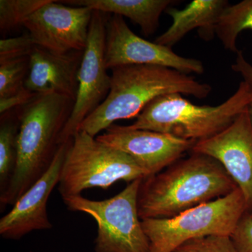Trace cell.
I'll list each match as a JSON object with an SVG mask.
<instances>
[{
  "label": "cell",
  "instance_id": "cell-1",
  "mask_svg": "<svg viewBox=\"0 0 252 252\" xmlns=\"http://www.w3.org/2000/svg\"><path fill=\"white\" fill-rule=\"evenodd\" d=\"M238 188L213 158L193 153L143 179L137 196L141 220L171 218L225 196Z\"/></svg>",
  "mask_w": 252,
  "mask_h": 252
},
{
  "label": "cell",
  "instance_id": "cell-2",
  "mask_svg": "<svg viewBox=\"0 0 252 252\" xmlns=\"http://www.w3.org/2000/svg\"><path fill=\"white\" fill-rule=\"evenodd\" d=\"M74 102L62 94H38L22 107L18 113L16 169L9 187L0 195L1 210L14 205L49 170Z\"/></svg>",
  "mask_w": 252,
  "mask_h": 252
},
{
  "label": "cell",
  "instance_id": "cell-3",
  "mask_svg": "<svg viewBox=\"0 0 252 252\" xmlns=\"http://www.w3.org/2000/svg\"><path fill=\"white\" fill-rule=\"evenodd\" d=\"M211 92L209 84L170 68L146 64L113 68L108 94L79 130L96 137L117 121L137 117L160 96L179 94L204 99Z\"/></svg>",
  "mask_w": 252,
  "mask_h": 252
},
{
  "label": "cell",
  "instance_id": "cell-4",
  "mask_svg": "<svg viewBox=\"0 0 252 252\" xmlns=\"http://www.w3.org/2000/svg\"><path fill=\"white\" fill-rule=\"evenodd\" d=\"M252 102V91L244 81L233 95L215 107L196 105L179 94H164L152 100L128 126L197 142L224 130Z\"/></svg>",
  "mask_w": 252,
  "mask_h": 252
},
{
  "label": "cell",
  "instance_id": "cell-5",
  "mask_svg": "<svg viewBox=\"0 0 252 252\" xmlns=\"http://www.w3.org/2000/svg\"><path fill=\"white\" fill-rule=\"evenodd\" d=\"M147 177L127 154L78 130L63 162L59 190L63 199L81 195L86 189H107L119 181L130 182Z\"/></svg>",
  "mask_w": 252,
  "mask_h": 252
},
{
  "label": "cell",
  "instance_id": "cell-6",
  "mask_svg": "<svg viewBox=\"0 0 252 252\" xmlns=\"http://www.w3.org/2000/svg\"><path fill=\"white\" fill-rule=\"evenodd\" d=\"M248 211L238 188L232 193L182 212L171 218L146 219L142 227L149 242V252H173L191 239L228 235Z\"/></svg>",
  "mask_w": 252,
  "mask_h": 252
},
{
  "label": "cell",
  "instance_id": "cell-7",
  "mask_svg": "<svg viewBox=\"0 0 252 252\" xmlns=\"http://www.w3.org/2000/svg\"><path fill=\"white\" fill-rule=\"evenodd\" d=\"M143 179L133 181L115 196L93 200L82 195L63 199L70 211L90 215L97 225L95 252H149L137 208L139 189Z\"/></svg>",
  "mask_w": 252,
  "mask_h": 252
},
{
  "label": "cell",
  "instance_id": "cell-8",
  "mask_svg": "<svg viewBox=\"0 0 252 252\" xmlns=\"http://www.w3.org/2000/svg\"><path fill=\"white\" fill-rule=\"evenodd\" d=\"M107 21L106 14L94 11L78 75L77 97L60 137V144L74 137L82 122L102 103L110 90L111 76L105 63Z\"/></svg>",
  "mask_w": 252,
  "mask_h": 252
},
{
  "label": "cell",
  "instance_id": "cell-9",
  "mask_svg": "<svg viewBox=\"0 0 252 252\" xmlns=\"http://www.w3.org/2000/svg\"><path fill=\"white\" fill-rule=\"evenodd\" d=\"M105 63L107 69L127 65L160 66L187 74L205 72L199 60L182 57L171 48L137 36L122 16L112 15L107 21Z\"/></svg>",
  "mask_w": 252,
  "mask_h": 252
},
{
  "label": "cell",
  "instance_id": "cell-10",
  "mask_svg": "<svg viewBox=\"0 0 252 252\" xmlns=\"http://www.w3.org/2000/svg\"><path fill=\"white\" fill-rule=\"evenodd\" d=\"M93 13L89 8L67 6L59 1L49 0L32 14L23 26L36 46L51 52L84 51Z\"/></svg>",
  "mask_w": 252,
  "mask_h": 252
},
{
  "label": "cell",
  "instance_id": "cell-11",
  "mask_svg": "<svg viewBox=\"0 0 252 252\" xmlns=\"http://www.w3.org/2000/svg\"><path fill=\"white\" fill-rule=\"evenodd\" d=\"M96 139L129 156L149 176L157 175L193 149L195 141L155 131L113 125Z\"/></svg>",
  "mask_w": 252,
  "mask_h": 252
},
{
  "label": "cell",
  "instance_id": "cell-12",
  "mask_svg": "<svg viewBox=\"0 0 252 252\" xmlns=\"http://www.w3.org/2000/svg\"><path fill=\"white\" fill-rule=\"evenodd\" d=\"M248 107L221 132L195 142L191 151L209 156L220 162L241 190L250 211L252 209V124Z\"/></svg>",
  "mask_w": 252,
  "mask_h": 252
},
{
  "label": "cell",
  "instance_id": "cell-13",
  "mask_svg": "<svg viewBox=\"0 0 252 252\" xmlns=\"http://www.w3.org/2000/svg\"><path fill=\"white\" fill-rule=\"evenodd\" d=\"M71 140L60 145L51 167L0 220V235L7 240H19L34 230L52 228L47 213L51 192L59 185L64 158Z\"/></svg>",
  "mask_w": 252,
  "mask_h": 252
},
{
  "label": "cell",
  "instance_id": "cell-14",
  "mask_svg": "<svg viewBox=\"0 0 252 252\" xmlns=\"http://www.w3.org/2000/svg\"><path fill=\"white\" fill-rule=\"evenodd\" d=\"M84 52L57 54L36 46L30 56L26 89L36 94H62L75 101Z\"/></svg>",
  "mask_w": 252,
  "mask_h": 252
},
{
  "label": "cell",
  "instance_id": "cell-15",
  "mask_svg": "<svg viewBox=\"0 0 252 252\" xmlns=\"http://www.w3.org/2000/svg\"><path fill=\"white\" fill-rule=\"evenodd\" d=\"M228 5L227 0H193L182 9L167 8L165 13L171 17L172 24L155 42L172 49L194 29H198L204 39L210 40L215 34L220 14Z\"/></svg>",
  "mask_w": 252,
  "mask_h": 252
},
{
  "label": "cell",
  "instance_id": "cell-16",
  "mask_svg": "<svg viewBox=\"0 0 252 252\" xmlns=\"http://www.w3.org/2000/svg\"><path fill=\"white\" fill-rule=\"evenodd\" d=\"M61 3L89 8L92 11L113 14L129 18L138 25L144 35L153 34L163 12L173 2L171 0H67Z\"/></svg>",
  "mask_w": 252,
  "mask_h": 252
},
{
  "label": "cell",
  "instance_id": "cell-17",
  "mask_svg": "<svg viewBox=\"0 0 252 252\" xmlns=\"http://www.w3.org/2000/svg\"><path fill=\"white\" fill-rule=\"evenodd\" d=\"M248 29L252 31V0H244L225 8L215 26V34L225 49L238 54L237 39Z\"/></svg>",
  "mask_w": 252,
  "mask_h": 252
},
{
  "label": "cell",
  "instance_id": "cell-18",
  "mask_svg": "<svg viewBox=\"0 0 252 252\" xmlns=\"http://www.w3.org/2000/svg\"><path fill=\"white\" fill-rule=\"evenodd\" d=\"M20 121L1 115L0 124V195L4 193L14 175L17 160V138Z\"/></svg>",
  "mask_w": 252,
  "mask_h": 252
},
{
  "label": "cell",
  "instance_id": "cell-19",
  "mask_svg": "<svg viewBox=\"0 0 252 252\" xmlns=\"http://www.w3.org/2000/svg\"><path fill=\"white\" fill-rule=\"evenodd\" d=\"M49 0H1L0 31L7 32L23 26L32 14Z\"/></svg>",
  "mask_w": 252,
  "mask_h": 252
},
{
  "label": "cell",
  "instance_id": "cell-20",
  "mask_svg": "<svg viewBox=\"0 0 252 252\" xmlns=\"http://www.w3.org/2000/svg\"><path fill=\"white\" fill-rule=\"evenodd\" d=\"M29 69L30 56L0 62V98L22 90Z\"/></svg>",
  "mask_w": 252,
  "mask_h": 252
},
{
  "label": "cell",
  "instance_id": "cell-21",
  "mask_svg": "<svg viewBox=\"0 0 252 252\" xmlns=\"http://www.w3.org/2000/svg\"><path fill=\"white\" fill-rule=\"evenodd\" d=\"M173 252H237L230 236L209 235L191 239Z\"/></svg>",
  "mask_w": 252,
  "mask_h": 252
},
{
  "label": "cell",
  "instance_id": "cell-22",
  "mask_svg": "<svg viewBox=\"0 0 252 252\" xmlns=\"http://www.w3.org/2000/svg\"><path fill=\"white\" fill-rule=\"evenodd\" d=\"M36 45L29 33L0 40V62L31 56Z\"/></svg>",
  "mask_w": 252,
  "mask_h": 252
},
{
  "label": "cell",
  "instance_id": "cell-23",
  "mask_svg": "<svg viewBox=\"0 0 252 252\" xmlns=\"http://www.w3.org/2000/svg\"><path fill=\"white\" fill-rule=\"evenodd\" d=\"M237 252H252V214L245 212L230 235Z\"/></svg>",
  "mask_w": 252,
  "mask_h": 252
},
{
  "label": "cell",
  "instance_id": "cell-24",
  "mask_svg": "<svg viewBox=\"0 0 252 252\" xmlns=\"http://www.w3.org/2000/svg\"><path fill=\"white\" fill-rule=\"evenodd\" d=\"M36 94L26 89V86L17 94L9 97L0 98V114L1 115L9 112L11 109L18 107H23L34 99Z\"/></svg>",
  "mask_w": 252,
  "mask_h": 252
},
{
  "label": "cell",
  "instance_id": "cell-25",
  "mask_svg": "<svg viewBox=\"0 0 252 252\" xmlns=\"http://www.w3.org/2000/svg\"><path fill=\"white\" fill-rule=\"evenodd\" d=\"M232 69L241 76L252 93V64L245 59L242 51H239L237 54L235 63L232 64Z\"/></svg>",
  "mask_w": 252,
  "mask_h": 252
},
{
  "label": "cell",
  "instance_id": "cell-26",
  "mask_svg": "<svg viewBox=\"0 0 252 252\" xmlns=\"http://www.w3.org/2000/svg\"><path fill=\"white\" fill-rule=\"evenodd\" d=\"M249 113H250V119H251V122L252 124V102L249 105Z\"/></svg>",
  "mask_w": 252,
  "mask_h": 252
},
{
  "label": "cell",
  "instance_id": "cell-27",
  "mask_svg": "<svg viewBox=\"0 0 252 252\" xmlns=\"http://www.w3.org/2000/svg\"><path fill=\"white\" fill-rule=\"evenodd\" d=\"M250 212H251V213L252 214V210H250Z\"/></svg>",
  "mask_w": 252,
  "mask_h": 252
}]
</instances>
